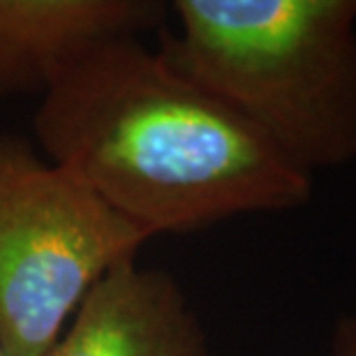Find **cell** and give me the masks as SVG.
<instances>
[{"mask_svg":"<svg viewBox=\"0 0 356 356\" xmlns=\"http://www.w3.org/2000/svg\"><path fill=\"white\" fill-rule=\"evenodd\" d=\"M33 132L49 162L151 238L312 197L308 174L141 38L104 42L65 70L42 95Z\"/></svg>","mask_w":356,"mask_h":356,"instance_id":"6da1fadb","label":"cell"},{"mask_svg":"<svg viewBox=\"0 0 356 356\" xmlns=\"http://www.w3.org/2000/svg\"><path fill=\"white\" fill-rule=\"evenodd\" d=\"M155 51L296 169L356 160V0H174Z\"/></svg>","mask_w":356,"mask_h":356,"instance_id":"7a4b0ae2","label":"cell"},{"mask_svg":"<svg viewBox=\"0 0 356 356\" xmlns=\"http://www.w3.org/2000/svg\"><path fill=\"white\" fill-rule=\"evenodd\" d=\"M151 238L21 137L0 134V345L47 356L95 282Z\"/></svg>","mask_w":356,"mask_h":356,"instance_id":"3957f363","label":"cell"},{"mask_svg":"<svg viewBox=\"0 0 356 356\" xmlns=\"http://www.w3.org/2000/svg\"><path fill=\"white\" fill-rule=\"evenodd\" d=\"M47 356H211L183 287L165 268L120 261L95 282Z\"/></svg>","mask_w":356,"mask_h":356,"instance_id":"277c9868","label":"cell"},{"mask_svg":"<svg viewBox=\"0 0 356 356\" xmlns=\"http://www.w3.org/2000/svg\"><path fill=\"white\" fill-rule=\"evenodd\" d=\"M158 0H0V95L44 92L104 42L165 28Z\"/></svg>","mask_w":356,"mask_h":356,"instance_id":"5b68a950","label":"cell"},{"mask_svg":"<svg viewBox=\"0 0 356 356\" xmlns=\"http://www.w3.org/2000/svg\"><path fill=\"white\" fill-rule=\"evenodd\" d=\"M331 356H356V312L340 315L331 329Z\"/></svg>","mask_w":356,"mask_h":356,"instance_id":"8992f818","label":"cell"},{"mask_svg":"<svg viewBox=\"0 0 356 356\" xmlns=\"http://www.w3.org/2000/svg\"><path fill=\"white\" fill-rule=\"evenodd\" d=\"M0 356H10V354L5 352V347H3V345H0Z\"/></svg>","mask_w":356,"mask_h":356,"instance_id":"52a82bcc","label":"cell"}]
</instances>
